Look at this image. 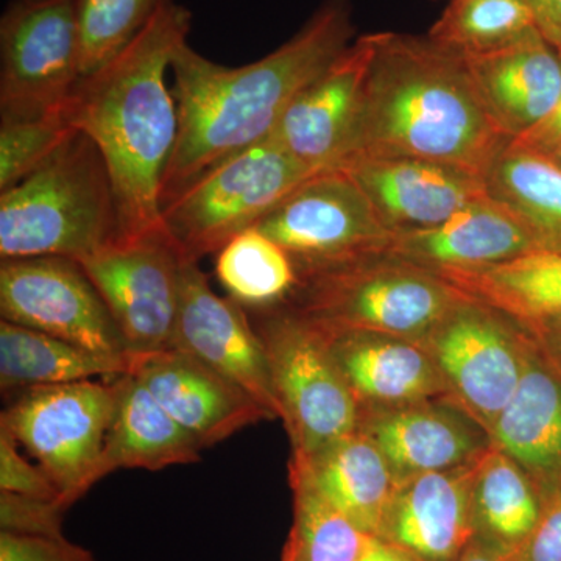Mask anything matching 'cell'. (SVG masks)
<instances>
[{"instance_id": "25", "label": "cell", "mask_w": 561, "mask_h": 561, "mask_svg": "<svg viewBox=\"0 0 561 561\" xmlns=\"http://www.w3.org/2000/svg\"><path fill=\"white\" fill-rule=\"evenodd\" d=\"M116 382V409L99 465L101 481L117 470L158 471L201 460V443L169 415L135 373Z\"/></svg>"}, {"instance_id": "14", "label": "cell", "mask_w": 561, "mask_h": 561, "mask_svg": "<svg viewBox=\"0 0 561 561\" xmlns=\"http://www.w3.org/2000/svg\"><path fill=\"white\" fill-rule=\"evenodd\" d=\"M172 348L208 365L245 391L273 420L279 419L271 368L253 321L239 302L213 290L198 262L184 261Z\"/></svg>"}, {"instance_id": "38", "label": "cell", "mask_w": 561, "mask_h": 561, "mask_svg": "<svg viewBox=\"0 0 561 561\" xmlns=\"http://www.w3.org/2000/svg\"><path fill=\"white\" fill-rule=\"evenodd\" d=\"M516 556L518 561H561V486L542 494L540 519Z\"/></svg>"}, {"instance_id": "6", "label": "cell", "mask_w": 561, "mask_h": 561, "mask_svg": "<svg viewBox=\"0 0 561 561\" xmlns=\"http://www.w3.org/2000/svg\"><path fill=\"white\" fill-rule=\"evenodd\" d=\"M317 173L271 135L176 192L162 205V224L184 260L198 262L257 227Z\"/></svg>"}, {"instance_id": "30", "label": "cell", "mask_w": 561, "mask_h": 561, "mask_svg": "<svg viewBox=\"0 0 561 561\" xmlns=\"http://www.w3.org/2000/svg\"><path fill=\"white\" fill-rule=\"evenodd\" d=\"M216 276L232 301L267 309L289 301L298 286L294 261L260 228H250L217 251Z\"/></svg>"}, {"instance_id": "24", "label": "cell", "mask_w": 561, "mask_h": 561, "mask_svg": "<svg viewBox=\"0 0 561 561\" xmlns=\"http://www.w3.org/2000/svg\"><path fill=\"white\" fill-rule=\"evenodd\" d=\"M289 471L302 476L362 531L379 537L398 479L364 432L346 435L311 456L294 454Z\"/></svg>"}, {"instance_id": "10", "label": "cell", "mask_w": 561, "mask_h": 561, "mask_svg": "<svg viewBox=\"0 0 561 561\" xmlns=\"http://www.w3.org/2000/svg\"><path fill=\"white\" fill-rule=\"evenodd\" d=\"M256 228L289 253L297 273L387 253L394 238L342 169L311 176Z\"/></svg>"}, {"instance_id": "4", "label": "cell", "mask_w": 561, "mask_h": 561, "mask_svg": "<svg viewBox=\"0 0 561 561\" xmlns=\"http://www.w3.org/2000/svg\"><path fill=\"white\" fill-rule=\"evenodd\" d=\"M119 236L101 151L77 130L27 179L0 192V256L83 261Z\"/></svg>"}, {"instance_id": "8", "label": "cell", "mask_w": 561, "mask_h": 561, "mask_svg": "<svg viewBox=\"0 0 561 561\" xmlns=\"http://www.w3.org/2000/svg\"><path fill=\"white\" fill-rule=\"evenodd\" d=\"M117 378L14 391L0 416V430L49 476L66 508L101 481L99 465L116 409Z\"/></svg>"}, {"instance_id": "26", "label": "cell", "mask_w": 561, "mask_h": 561, "mask_svg": "<svg viewBox=\"0 0 561 561\" xmlns=\"http://www.w3.org/2000/svg\"><path fill=\"white\" fill-rule=\"evenodd\" d=\"M434 273L526 330L561 323V253L531 250L497 264Z\"/></svg>"}, {"instance_id": "5", "label": "cell", "mask_w": 561, "mask_h": 561, "mask_svg": "<svg viewBox=\"0 0 561 561\" xmlns=\"http://www.w3.org/2000/svg\"><path fill=\"white\" fill-rule=\"evenodd\" d=\"M463 300L437 273L381 253L298 273L297 289L286 302L328 332L423 342Z\"/></svg>"}, {"instance_id": "23", "label": "cell", "mask_w": 561, "mask_h": 561, "mask_svg": "<svg viewBox=\"0 0 561 561\" xmlns=\"http://www.w3.org/2000/svg\"><path fill=\"white\" fill-rule=\"evenodd\" d=\"M537 250L522 224L485 197L427 230L394 234L387 253L427 271L483 267Z\"/></svg>"}, {"instance_id": "12", "label": "cell", "mask_w": 561, "mask_h": 561, "mask_svg": "<svg viewBox=\"0 0 561 561\" xmlns=\"http://www.w3.org/2000/svg\"><path fill=\"white\" fill-rule=\"evenodd\" d=\"M184 261L164 228L116 238L79 262L133 354L172 348Z\"/></svg>"}, {"instance_id": "22", "label": "cell", "mask_w": 561, "mask_h": 561, "mask_svg": "<svg viewBox=\"0 0 561 561\" xmlns=\"http://www.w3.org/2000/svg\"><path fill=\"white\" fill-rule=\"evenodd\" d=\"M490 440L522 465L541 496L561 486V373L530 332L522 381Z\"/></svg>"}, {"instance_id": "40", "label": "cell", "mask_w": 561, "mask_h": 561, "mask_svg": "<svg viewBox=\"0 0 561 561\" xmlns=\"http://www.w3.org/2000/svg\"><path fill=\"white\" fill-rule=\"evenodd\" d=\"M561 58V51H559ZM561 140V99L557 108L552 111L548 119L542 121L538 127L527 133L523 138L512 140L518 146L527 147V149H541L549 144Z\"/></svg>"}, {"instance_id": "27", "label": "cell", "mask_w": 561, "mask_h": 561, "mask_svg": "<svg viewBox=\"0 0 561 561\" xmlns=\"http://www.w3.org/2000/svg\"><path fill=\"white\" fill-rule=\"evenodd\" d=\"M136 354L94 353L10 321H0V386L14 393L31 387L117 378L135 367Z\"/></svg>"}, {"instance_id": "37", "label": "cell", "mask_w": 561, "mask_h": 561, "mask_svg": "<svg viewBox=\"0 0 561 561\" xmlns=\"http://www.w3.org/2000/svg\"><path fill=\"white\" fill-rule=\"evenodd\" d=\"M0 561H98L87 549L65 537H33V535L0 531Z\"/></svg>"}, {"instance_id": "36", "label": "cell", "mask_w": 561, "mask_h": 561, "mask_svg": "<svg viewBox=\"0 0 561 561\" xmlns=\"http://www.w3.org/2000/svg\"><path fill=\"white\" fill-rule=\"evenodd\" d=\"M20 448L9 432L0 430V491L60 502V493L49 476L38 463L24 459Z\"/></svg>"}, {"instance_id": "19", "label": "cell", "mask_w": 561, "mask_h": 561, "mask_svg": "<svg viewBox=\"0 0 561 561\" xmlns=\"http://www.w3.org/2000/svg\"><path fill=\"white\" fill-rule=\"evenodd\" d=\"M476 460L453 470L398 482L379 538L421 561H457L476 537L472 474Z\"/></svg>"}, {"instance_id": "9", "label": "cell", "mask_w": 561, "mask_h": 561, "mask_svg": "<svg viewBox=\"0 0 561 561\" xmlns=\"http://www.w3.org/2000/svg\"><path fill=\"white\" fill-rule=\"evenodd\" d=\"M81 77L76 0H11L0 20V121L65 108Z\"/></svg>"}, {"instance_id": "35", "label": "cell", "mask_w": 561, "mask_h": 561, "mask_svg": "<svg viewBox=\"0 0 561 561\" xmlns=\"http://www.w3.org/2000/svg\"><path fill=\"white\" fill-rule=\"evenodd\" d=\"M66 511L58 501L0 491V529L9 534L65 537L61 524Z\"/></svg>"}, {"instance_id": "34", "label": "cell", "mask_w": 561, "mask_h": 561, "mask_svg": "<svg viewBox=\"0 0 561 561\" xmlns=\"http://www.w3.org/2000/svg\"><path fill=\"white\" fill-rule=\"evenodd\" d=\"M76 131L65 108L33 119L0 121V192L27 179Z\"/></svg>"}, {"instance_id": "31", "label": "cell", "mask_w": 561, "mask_h": 561, "mask_svg": "<svg viewBox=\"0 0 561 561\" xmlns=\"http://www.w3.org/2000/svg\"><path fill=\"white\" fill-rule=\"evenodd\" d=\"M537 32L527 0H449L427 38L472 57L504 49Z\"/></svg>"}, {"instance_id": "20", "label": "cell", "mask_w": 561, "mask_h": 561, "mask_svg": "<svg viewBox=\"0 0 561 561\" xmlns=\"http://www.w3.org/2000/svg\"><path fill=\"white\" fill-rule=\"evenodd\" d=\"M463 60L486 113L508 139L526 136L559 105L561 58L540 32Z\"/></svg>"}, {"instance_id": "44", "label": "cell", "mask_w": 561, "mask_h": 561, "mask_svg": "<svg viewBox=\"0 0 561 561\" xmlns=\"http://www.w3.org/2000/svg\"><path fill=\"white\" fill-rule=\"evenodd\" d=\"M538 151V153L545 154L549 160L556 162L561 168V140H557V142L549 144V146L541 147V149H530Z\"/></svg>"}, {"instance_id": "21", "label": "cell", "mask_w": 561, "mask_h": 561, "mask_svg": "<svg viewBox=\"0 0 561 561\" xmlns=\"http://www.w3.org/2000/svg\"><path fill=\"white\" fill-rule=\"evenodd\" d=\"M324 332L360 409L451 401L448 383L423 342L376 332Z\"/></svg>"}, {"instance_id": "33", "label": "cell", "mask_w": 561, "mask_h": 561, "mask_svg": "<svg viewBox=\"0 0 561 561\" xmlns=\"http://www.w3.org/2000/svg\"><path fill=\"white\" fill-rule=\"evenodd\" d=\"M165 0H76L81 76H90L131 43Z\"/></svg>"}, {"instance_id": "42", "label": "cell", "mask_w": 561, "mask_h": 561, "mask_svg": "<svg viewBox=\"0 0 561 561\" xmlns=\"http://www.w3.org/2000/svg\"><path fill=\"white\" fill-rule=\"evenodd\" d=\"M457 561H518V556L474 537Z\"/></svg>"}, {"instance_id": "17", "label": "cell", "mask_w": 561, "mask_h": 561, "mask_svg": "<svg viewBox=\"0 0 561 561\" xmlns=\"http://www.w3.org/2000/svg\"><path fill=\"white\" fill-rule=\"evenodd\" d=\"M359 431L376 443L398 482L478 460L489 434L453 401L360 409Z\"/></svg>"}, {"instance_id": "11", "label": "cell", "mask_w": 561, "mask_h": 561, "mask_svg": "<svg viewBox=\"0 0 561 561\" xmlns=\"http://www.w3.org/2000/svg\"><path fill=\"white\" fill-rule=\"evenodd\" d=\"M529 332L489 306L463 300L424 339L451 401L489 434L518 389Z\"/></svg>"}, {"instance_id": "41", "label": "cell", "mask_w": 561, "mask_h": 561, "mask_svg": "<svg viewBox=\"0 0 561 561\" xmlns=\"http://www.w3.org/2000/svg\"><path fill=\"white\" fill-rule=\"evenodd\" d=\"M359 561H421L411 552L398 548L393 542L368 535Z\"/></svg>"}, {"instance_id": "15", "label": "cell", "mask_w": 561, "mask_h": 561, "mask_svg": "<svg viewBox=\"0 0 561 561\" xmlns=\"http://www.w3.org/2000/svg\"><path fill=\"white\" fill-rule=\"evenodd\" d=\"M375 55V36H360L297 95L272 136L317 172L337 169L348 153Z\"/></svg>"}, {"instance_id": "1", "label": "cell", "mask_w": 561, "mask_h": 561, "mask_svg": "<svg viewBox=\"0 0 561 561\" xmlns=\"http://www.w3.org/2000/svg\"><path fill=\"white\" fill-rule=\"evenodd\" d=\"M354 35L350 0H323L300 32L267 57L230 66L190 44L172 60L179 139L162 183L161 208L203 172L272 135L291 102L330 68Z\"/></svg>"}, {"instance_id": "32", "label": "cell", "mask_w": 561, "mask_h": 561, "mask_svg": "<svg viewBox=\"0 0 561 561\" xmlns=\"http://www.w3.org/2000/svg\"><path fill=\"white\" fill-rule=\"evenodd\" d=\"M294 524L283 561H359L368 535L332 507L298 472L289 471Z\"/></svg>"}, {"instance_id": "18", "label": "cell", "mask_w": 561, "mask_h": 561, "mask_svg": "<svg viewBox=\"0 0 561 561\" xmlns=\"http://www.w3.org/2000/svg\"><path fill=\"white\" fill-rule=\"evenodd\" d=\"M131 373L203 449L260 421L273 420L236 383L183 351L136 354Z\"/></svg>"}, {"instance_id": "16", "label": "cell", "mask_w": 561, "mask_h": 561, "mask_svg": "<svg viewBox=\"0 0 561 561\" xmlns=\"http://www.w3.org/2000/svg\"><path fill=\"white\" fill-rule=\"evenodd\" d=\"M337 169L348 173L394 234L438 227L489 197L481 176L420 158H353Z\"/></svg>"}, {"instance_id": "3", "label": "cell", "mask_w": 561, "mask_h": 561, "mask_svg": "<svg viewBox=\"0 0 561 561\" xmlns=\"http://www.w3.org/2000/svg\"><path fill=\"white\" fill-rule=\"evenodd\" d=\"M373 36L375 55L342 164L362 157L420 158L485 179L512 139L491 121L463 57L427 36Z\"/></svg>"}, {"instance_id": "43", "label": "cell", "mask_w": 561, "mask_h": 561, "mask_svg": "<svg viewBox=\"0 0 561 561\" xmlns=\"http://www.w3.org/2000/svg\"><path fill=\"white\" fill-rule=\"evenodd\" d=\"M540 343L546 356L561 373V323L542 324L527 330Z\"/></svg>"}, {"instance_id": "29", "label": "cell", "mask_w": 561, "mask_h": 561, "mask_svg": "<svg viewBox=\"0 0 561 561\" xmlns=\"http://www.w3.org/2000/svg\"><path fill=\"white\" fill-rule=\"evenodd\" d=\"M471 493L476 537L497 548L516 551L540 519V489L496 446L476 460Z\"/></svg>"}, {"instance_id": "7", "label": "cell", "mask_w": 561, "mask_h": 561, "mask_svg": "<svg viewBox=\"0 0 561 561\" xmlns=\"http://www.w3.org/2000/svg\"><path fill=\"white\" fill-rule=\"evenodd\" d=\"M257 312L253 327L294 454L311 456L359 431V402L332 356L327 332L287 302Z\"/></svg>"}, {"instance_id": "28", "label": "cell", "mask_w": 561, "mask_h": 561, "mask_svg": "<svg viewBox=\"0 0 561 561\" xmlns=\"http://www.w3.org/2000/svg\"><path fill=\"white\" fill-rule=\"evenodd\" d=\"M486 192L530 236L535 249L561 253V168L545 154L511 142L490 165Z\"/></svg>"}, {"instance_id": "39", "label": "cell", "mask_w": 561, "mask_h": 561, "mask_svg": "<svg viewBox=\"0 0 561 561\" xmlns=\"http://www.w3.org/2000/svg\"><path fill=\"white\" fill-rule=\"evenodd\" d=\"M542 38L561 51V0H527Z\"/></svg>"}, {"instance_id": "13", "label": "cell", "mask_w": 561, "mask_h": 561, "mask_svg": "<svg viewBox=\"0 0 561 561\" xmlns=\"http://www.w3.org/2000/svg\"><path fill=\"white\" fill-rule=\"evenodd\" d=\"M0 316L94 353L133 354L101 291L68 257L2 260Z\"/></svg>"}, {"instance_id": "2", "label": "cell", "mask_w": 561, "mask_h": 561, "mask_svg": "<svg viewBox=\"0 0 561 561\" xmlns=\"http://www.w3.org/2000/svg\"><path fill=\"white\" fill-rule=\"evenodd\" d=\"M191 25V11L165 0L121 54L81 77L66 103L70 124L95 144L108 168L117 238L164 230L162 183L179 139L168 73Z\"/></svg>"}]
</instances>
